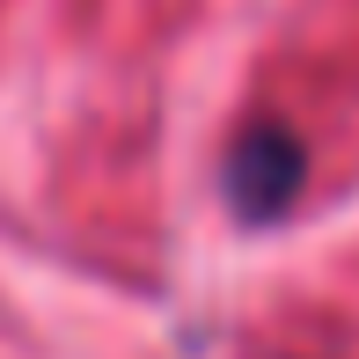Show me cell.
<instances>
[{
  "instance_id": "cell-1",
  "label": "cell",
  "mask_w": 359,
  "mask_h": 359,
  "mask_svg": "<svg viewBox=\"0 0 359 359\" xmlns=\"http://www.w3.org/2000/svg\"><path fill=\"white\" fill-rule=\"evenodd\" d=\"M308 176V154L301 140L279 133V125H257V133L235 140V161H227V191H235V213L242 220H279L293 205V191H301Z\"/></svg>"
}]
</instances>
